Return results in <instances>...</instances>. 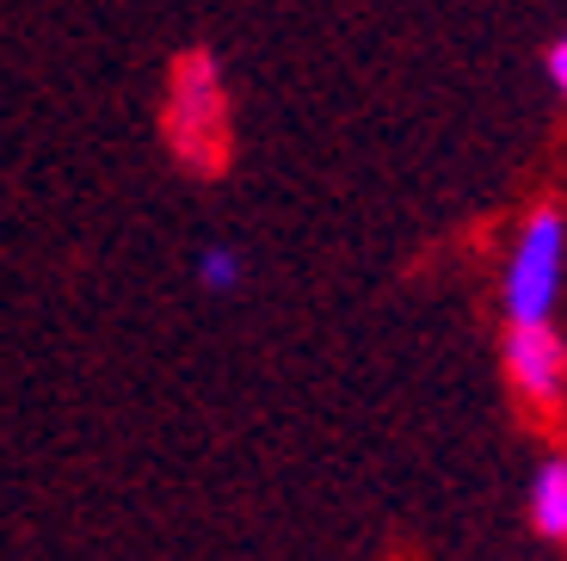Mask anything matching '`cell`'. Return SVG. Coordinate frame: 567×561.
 Listing matches in <instances>:
<instances>
[{"label":"cell","instance_id":"cell-1","mask_svg":"<svg viewBox=\"0 0 567 561\" xmlns=\"http://www.w3.org/2000/svg\"><path fill=\"white\" fill-rule=\"evenodd\" d=\"M567 290V211L543 204L518 223L506 247V272H499V309H506V327H537L555 322Z\"/></svg>","mask_w":567,"mask_h":561},{"label":"cell","instance_id":"cell-2","mask_svg":"<svg viewBox=\"0 0 567 561\" xmlns=\"http://www.w3.org/2000/svg\"><path fill=\"white\" fill-rule=\"evenodd\" d=\"M167 130H173V155L185 167H223V149H228V99H223V74L204 50L179 57L173 69V99H167Z\"/></svg>","mask_w":567,"mask_h":561},{"label":"cell","instance_id":"cell-3","mask_svg":"<svg viewBox=\"0 0 567 561\" xmlns=\"http://www.w3.org/2000/svg\"><path fill=\"white\" fill-rule=\"evenodd\" d=\"M506 377L530 407H561L567 401V339L555 334V322L506 327Z\"/></svg>","mask_w":567,"mask_h":561},{"label":"cell","instance_id":"cell-4","mask_svg":"<svg viewBox=\"0 0 567 561\" xmlns=\"http://www.w3.org/2000/svg\"><path fill=\"white\" fill-rule=\"evenodd\" d=\"M530 524L549 543H567V457H549L530 476Z\"/></svg>","mask_w":567,"mask_h":561},{"label":"cell","instance_id":"cell-5","mask_svg":"<svg viewBox=\"0 0 567 561\" xmlns=\"http://www.w3.org/2000/svg\"><path fill=\"white\" fill-rule=\"evenodd\" d=\"M198 284L210 296H235L247 284V259H241V247H228V241H210V247H198Z\"/></svg>","mask_w":567,"mask_h":561},{"label":"cell","instance_id":"cell-6","mask_svg":"<svg viewBox=\"0 0 567 561\" xmlns=\"http://www.w3.org/2000/svg\"><path fill=\"white\" fill-rule=\"evenodd\" d=\"M549 81H555V93L567 99V31L555 38V50H549Z\"/></svg>","mask_w":567,"mask_h":561}]
</instances>
